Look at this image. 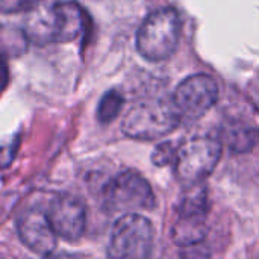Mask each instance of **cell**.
<instances>
[{"label": "cell", "instance_id": "6da1fadb", "mask_svg": "<svg viewBox=\"0 0 259 259\" xmlns=\"http://www.w3.org/2000/svg\"><path fill=\"white\" fill-rule=\"evenodd\" d=\"M85 12L76 2L30 8L26 35L36 42H70L82 35Z\"/></svg>", "mask_w": 259, "mask_h": 259}, {"label": "cell", "instance_id": "7a4b0ae2", "mask_svg": "<svg viewBox=\"0 0 259 259\" xmlns=\"http://www.w3.org/2000/svg\"><path fill=\"white\" fill-rule=\"evenodd\" d=\"M182 30L179 12L165 6L150 12L137 32V50L150 62H162L178 50Z\"/></svg>", "mask_w": 259, "mask_h": 259}, {"label": "cell", "instance_id": "3957f363", "mask_svg": "<svg viewBox=\"0 0 259 259\" xmlns=\"http://www.w3.org/2000/svg\"><path fill=\"white\" fill-rule=\"evenodd\" d=\"M181 121L173 102L147 100L138 102L127 111L121 123V131L132 140L153 141L170 135Z\"/></svg>", "mask_w": 259, "mask_h": 259}, {"label": "cell", "instance_id": "277c9868", "mask_svg": "<svg viewBox=\"0 0 259 259\" xmlns=\"http://www.w3.org/2000/svg\"><path fill=\"white\" fill-rule=\"evenodd\" d=\"M222 156V143L211 137H194L176 150L175 173L185 185L202 184L217 167Z\"/></svg>", "mask_w": 259, "mask_h": 259}, {"label": "cell", "instance_id": "5b68a950", "mask_svg": "<svg viewBox=\"0 0 259 259\" xmlns=\"http://www.w3.org/2000/svg\"><path fill=\"white\" fill-rule=\"evenodd\" d=\"M153 247V226L138 212L123 214L112 228L108 255L115 259L149 258Z\"/></svg>", "mask_w": 259, "mask_h": 259}, {"label": "cell", "instance_id": "8992f818", "mask_svg": "<svg viewBox=\"0 0 259 259\" xmlns=\"http://www.w3.org/2000/svg\"><path fill=\"white\" fill-rule=\"evenodd\" d=\"M103 203L111 214L137 212L143 209H153L155 194L150 184L140 173L126 170L106 184Z\"/></svg>", "mask_w": 259, "mask_h": 259}, {"label": "cell", "instance_id": "52a82bcc", "mask_svg": "<svg viewBox=\"0 0 259 259\" xmlns=\"http://www.w3.org/2000/svg\"><path fill=\"white\" fill-rule=\"evenodd\" d=\"M219 100V85L209 74L200 73L185 77L175 90L173 103L181 120L196 121L202 118Z\"/></svg>", "mask_w": 259, "mask_h": 259}, {"label": "cell", "instance_id": "ba28073f", "mask_svg": "<svg viewBox=\"0 0 259 259\" xmlns=\"http://www.w3.org/2000/svg\"><path fill=\"white\" fill-rule=\"evenodd\" d=\"M47 217L55 234L65 241H77L85 232V205L73 194L56 196L49 205Z\"/></svg>", "mask_w": 259, "mask_h": 259}, {"label": "cell", "instance_id": "9c48e42d", "mask_svg": "<svg viewBox=\"0 0 259 259\" xmlns=\"http://www.w3.org/2000/svg\"><path fill=\"white\" fill-rule=\"evenodd\" d=\"M17 231L21 243L30 252L39 256H49L56 250L58 235L49 222L47 212L39 209L26 211L17 223Z\"/></svg>", "mask_w": 259, "mask_h": 259}, {"label": "cell", "instance_id": "30bf717a", "mask_svg": "<svg viewBox=\"0 0 259 259\" xmlns=\"http://www.w3.org/2000/svg\"><path fill=\"white\" fill-rule=\"evenodd\" d=\"M208 234L206 215H181L173 225V241L181 247L199 246Z\"/></svg>", "mask_w": 259, "mask_h": 259}, {"label": "cell", "instance_id": "8fae6325", "mask_svg": "<svg viewBox=\"0 0 259 259\" xmlns=\"http://www.w3.org/2000/svg\"><path fill=\"white\" fill-rule=\"evenodd\" d=\"M226 140L234 152L246 153L250 152L259 143V131L246 126H237L228 132Z\"/></svg>", "mask_w": 259, "mask_h": 259}, {"label": "cell", "instance_id": "7c38bea8", "mask_svg": "<svg viewBox=\"0 0 259 259\" xmlns=\"http://www.w3.org/2000/svg\"><path fill=\"white\" fill-rule=\"evenodd\" d=\"M123 103H124L123 96L118 91L111 90V91L105 93V96L100 99V103L97 106V120L102 124H108V123L114 121L117 118V115L120 114Z\"/></svg>", "mask_w": 259, "mask_h": 259}, {"label": "cell", "instance_id": "4fadbf2b", "mask_svg": "<svg viewBox=\"0 0 259 259\" xmlns=\"http://www.w3.org/2000/svg\"><path fill=\"white\" fill-rule=\"evenodd\" d=\"M176 150L173 143L170 141H165V143H161L152 153V162L156 165V167H165L171 162H175V158H176Z\"/></svg>", "mask_w": 259, "mask_h": 259}, {"label": "cell", "instance_id": "5bb4252c", "mask_svg": "<svg viewBox=\"0 0 259 259\" xmlns=\"http://www.w3.org/2000/svg\"><path fill=\"white\" fill-rule=\"evenodd\" d=\"M35 0H0V12L2 14H20L30 11L33 8Z\"/></svg>", "mask_w": 259, "mask_h": 259}, {"label": "cell", "instance_id": "9a60e30c", "mask_svg": "<svg viewBox=\"0 0 259 259\" xmlns=\"http://www.w3.org/2000/svg\"><path fill=\"white\" fill-rule=\"evenodd\" d=\"M15 156V146H0V168H6L12 164Z\"/></svg>", "mask_w": 259, "mask_h": 259}, {"label": "cell", "instance_id": "2e32d148", "mask_svg": "<svg viewBox=\"0 0 259 259\" xmlns=\"http://www.w3.org/2000/svg\"><path fill=\"white\" fill-rule=\"evenodd\" d=\"M9 82V71H8V65L6 61L3 58V55L0 53V94L3 93V90L6 88Z\"/></svg>", "mask_w": 259, "mask_h": 259}]
</instances>
